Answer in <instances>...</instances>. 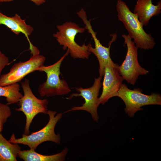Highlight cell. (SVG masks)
<instances>
[{"label":"cell","mask_w":161,"mask_h":161,"mask_svg":"<svg viewBox=\"0 0 161 161\" xmlns=\"http://www.w3.org/2000/svg\"><path fill=\"white\" fill-rule=\"evenodd\" d=\"M0 24L6 26L16 35L22 33L26 37L30 35L34 30L33 28L27 24L25 20L22 19L18 14L9 17L4 14L0 11Z\"/></svg>","instance_id":"obj_13"},{"label":"cell","mask_w":161,"mask_h":161,"mask_svg":"<svg viewBox=\"0 0 161 161\" xmlns=\"http://www.w3.org/2000/svg\"><path fill=\"white\" fill-rule=\"evenodd\" d=\"M21 147L10 142L0 133V161H17Z\"/></svg>","instance_id":"obj_15"},{"label":"cell","mask_w":161,"mask_h":161,"mask_svg":"<svg viewBox=\"0 0 161 161\" xmlns=\"http://www.w3.org/2000/svg\"><path fill=\"white\" fill-rule=\"evenodd\" d=\"M20 88L18 83L5 86H0V97H5L8 105L17 103L23 96L19 91Z\"/></svg>","instance_id":"obj_16"},{"label":"cell","mask_w":161,"mask_h":161,"mask_svg":"<svg viewBox=\"0 0 161 161\" xmlns=\"http://www.w3.org/2000/svg\"><path fill=\"white\" fill-rule=\"evenodd\" d=\"M21 84L24 94L18 102L19 107L15 110L22 112L26 116L23 134L27 135L29 134L30 125L35 117L40 113L47 114L48 101L46 99H39L34 95L28 79L25 78Z\"/></svg>","instance_id":"obj_5"},{"label":"cell","mask_w":161,"mask_h":161,"mask_svg":"<svg viewBox=\"0 0 161 161\" xmlns=\"http://www.w3.org/2000/svg\"><path fill=\"white\" fill-rule=\"evenodd\" d=\"M117 16L127 30L128 35L134 40L138 48L149 50L153 48L156 43L151 34L146 33L143 25L136 13H132L126 4L121 0H118L116 4Z\"/></svg>","instance_id":"obj_1"},{"label":"cell","mask_w":161,"mask_h":161,"mask_svg":"<svg viewBox=\"0 0 161 161\" xmlns=\"http://www.w3.org/2000/svg\"><path fill=\"white\" fill-rule=\"evenodd\" d=\"M58 31L53 35L59 44L63 46L64 50L67 49L73 58L88 59L91 53L88 50V45L85 44L80 46L75 41L76 35L81 34L85 30L76 23L66 21L57 26Z\"/></svg>","instance_id":"obj_3"},{"label":"cell","mask_w":161,"mask_h":161,"mask_svg":"<svg viewBox=\"0 0 161 161\" xmlns=\"http://www.w3.org/2000/svg\"><path fill=\"white\" fill-rule=\"evenodd\" d=\"M118 66L114 62L109 63L105 68L102 91L98 98L99 105H104L110 98L117 96L118 91L124 80L118 71Z\"/></svg>","instance_id":"obj_11"},{"label":"cell","mask_w":161,"mask_h":161,"mask_svg":"<svg viewBox=\"0 0 161 161\" xmlns=\"http://www.w3.org/2000/svg\"><path fill=\"white\" fill-rule=\"evenodd\" d=\"M11 109L8 105L0 103V133L2 132L4 124L11 116Z\"/></svg>","instance_id":"obj_17"},{"label":"cell","mask_w":161,"mask_h":161,"mask_svg":"<svg viewBox=\"0 0 161 161\" xmlns=\"http://www.w3.org/2000/svg\"><path fill=\"white\" fill-rule=\"evenodd\" d=\"M102 77L94 78L93 85L87 88L75 87L78 93H73L66 98L71 99L74 97H81L85 100L84 103L81 106H73L65 112L64 113L77 110H83L89 112L91 115L92 119L98 122L99 117L97 113L98 103V96L100 90L102 86L101 80Z\"/></svg>","instance_id":"obj_9"},{"label":"cell","mask_w":161,"mask_h":161,"mask_svg":"<svg viewBox=\"0 0 161 161\" xmlns=\"http://www.w3.org/2000/svg\"><path fill=\"white\" fill-rule=\"evenodd\" d=\"M55 111L48 110L47 114L49 120L47 124L41 129L29 135L23 134L20 138H16L13 133L8 140L12 143L21 144L28 146L30 149L35 150L37 147L43 143L51 141L57 144L60 143L61 137L59 134H56L55 131L56 125L61 118L62 112L58 113Z\"/></svg>","instance_id":"obj_2"},{"label":"cell","mask_w":161,"mask_h":161,"mask_svg":"<svg viewBox=\"0 0 161 161\" xmlns=\"http://www.w3.org/2000/svg\"><path fill=\"white\" fill-rule=\"evenodd\" d=\"M121 36L124 39V44L127 47L125 59L117 69L120 75L130 84L134 85L140 75L147 74L148 70L142 67L138 59V49L128 35L123 34Z\"/></svg>","instance_id":"obj_7"},{"label":"cell","mask_w":161,"mask_h":161,"mask_svg":"<svg viewBox=\"0 0 161 161\" xmlns=\"http://www.w3.org/2000/svg\"><path fill=\"white\" fill-rule=\"evenodd\" d=\"M78 16L85 24L84 28L90 34L95 43V47H92L90 42L88 44V50L91 53H93L97 58L99 64V74L100 77H102L104 74V70L106 64L109 63H113L110 56V49L113 42L116 39V33L111 35L112 38L108 44V47L103 46L96 37L97 33L92 29L90 20L87 19L86 12L83 9H81L77 12Z\"/></svg>","instance_id":"obj_10"},{"label":"cell","mask_w":161,"mask_h":161,"mask_svg":"<svg viewBox=\"0 0 161 161\" xmlns=\"http://www.w3.org/2000/svg\"><path fill=\"white\" fill-rule=\"evenodd\" d=\"M140 88L133 90L122 83L118 92L117 97L121 98L126 106L125 112L130 117L134 116L137 112L143 109L142 106L151 105H161V95L158 93H152L148 95L142 93Z\"/></svg>","instance_id":"obj_6"},{"label":"cell","mask_w":161,"mask_h":161,"mask_svg":"<svg viewBox=\"0 0 161 161\" xmlns=\"http://www.w3.org/2000/svg\"><path fill=\"white\" fill-rule=\"evenodd\" d=\"M9 63L8 57L0 50V76L2 70Z\"/></svg>","instance_id":"obj_18"},{"label":"cell","mask_w":161,"mask_h":161,"mask_svg":"<svg viewBox=\"0 0 161 161\" xmlns=\"http://www.w3.org/2000/svg\"><path fill=\"white\" fill-rule=\"evenodd\" d=\"M32 55L28 60L15 64L7 73L0 76V86H5L20 82L28 74L36 71L43 65L46 58L39 54L38 49L31 51Z\"/></svg>","instance_id":"obj_8"},{"label":"cell","mask_w":161,"mask_h":161,"mask_svg":"<svg viewBox=\"0 0 161 161\" xmlns=\"http://www.w3.org/2000/svg\"><path fill=\"white\" fill-rule=\"evenodd\" d=\"M69 54L67 49L64 55L55 63L48 66L43 65L37 69L36 71L44 72L47 77L46 81L38 87V92L41 97L62 96L71 91L66 81L60 78L61 63Z\"/></svg>","instance_id":"obj_4"},{"label":"cell","mask_w":161,"mask_h":161,"mask_svg":"<svg viewBox=\"0 0 161 161\" xmlns=\"http://www.w3.org/2000/svg\"><path fill=\"white\" fill-rule=\"evenodd\" d=\"M161 1L156 5L152 3V0H137L135 5L133 13H136L143 26L148 25L151 18L157 16L161 12Z\"/></svg>","instance_id":"obj_12"},{"label":"cell","mask_w":161,"mask_h":161,"mask_svg":"<svg viewBox=\"0 0 161 161\" xmlns=\"http://www.w3.org/2000/svg\"><path fill=\"white\" fill-rule=\"evenodd\" d=\"M14 0H0V2H9ZM33 2L37 5H40L46 2V0H30Z\"/></svg>","instance_id":"obj_19"},{"label":"cell","mask_w":161,"mask_h":161,"mask_svg":"<svg viewBox=\"0 0 161 161\" xmlns=\"http://www.w3.org/2000/svg\"><path fill=\"white\" fill-rule=\"evenodd\" d=\"M68 150L65 148L61 152L52 155L41 154L36 152L35 150H21L19 152L18 157L24 161H64Z\"/></svg>","instance_id":"obj_14"}]
</instances>
